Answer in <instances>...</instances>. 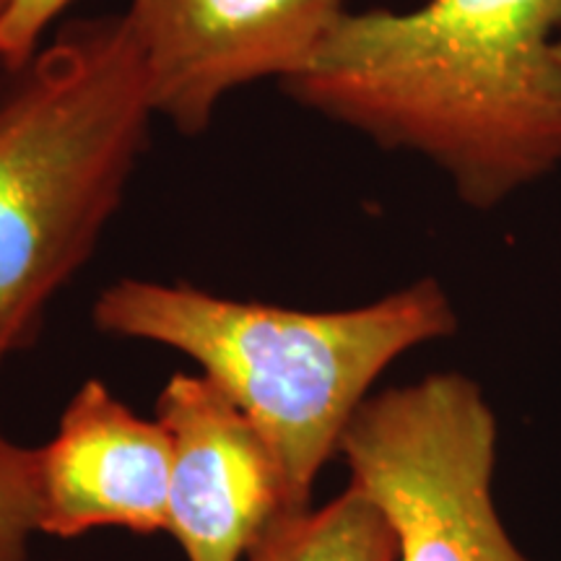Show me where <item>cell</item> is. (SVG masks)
I'll use <instances>...</instances> for the list:
<instances>
[{
    "label": "cell",
    "mask_w": 561,
    "mask_h": 561,
    "mask_svg": "<svg viewBox=\"0 0 561 561\" xmlns=\"http://www.w3.org/2000/svg\"><path fill=\"white\" fill-rule=\"evenodd\" d=\"M561 0L351 11L280 83L301 110L434 167L491 210L561 167Z\"/></svg>",
    "instance_id": "1"
},
{
    "label": "cell",
    "mask_w": 561,
    "mask_h": 561,
    "mask_svg": "<svg viewBox=\"0 0 561 561\" xmlns=\"http://www.w3.org/2000/svg\"><path fill=\"white\" fill-rule=\"evenodd\" d=\"M96 331L180 351L240 405L276 455L291 507H312L322 468L341 450L377 377L411 348L458 331L450 294L424 276L348 310H291L149 278L110 284Z\"/></svg>",
    "instance_id": "2"
},
{
    "label": "cell",
    "mask_w": 561,
    "mask_h": 561,
    "mask_svg": "<svg viewBox=\"0 0 561 561\" xmlns=\"http://www.w3.org/2000/svg\"><path fill=\"white\" fill-rule=\"evenodd\" d=\"M0 102V369L121 210L157 121L128 19H79Z\"/></svg>",
    "instance_id": "3"
},
{
    "label": "cell",
    "mask_w": 561,
    "mask_h": 561,
    "mask_svg": "<svg viewBox=\"0 0 561 561\" xmlns=\"http://www.w3.org/2000/svg\"><path fill=\"white\" fill-rule=\"evenodd\" d=\"M339 455L388 517L398 561H530L494 507L496 419L471 377L437 371L367 398Z\"/></svg>",
    "instance_id": "4"
},
{
    "label": "cell",
    "mask_w": 561,
    "mask_h": 561,
    "mask_svg": "<svg viewBox=\"0 0 561 561\" xmlns=\"http://www.w3.org/2000/svg\"><path fill=\"white\" fill-rule=\"evenodd\" d=\"M351 0H128L157 117L201 136L234 91L310 66Z\"/></svg>",
    "instance_id": "5"
},
{
    "label": "cell",
    "mask_w": 561,
    "mask_h": 561,
    "mask_svg": "<svg viewBox=\"0 0 561 561\" xmlns=\"http://www.w3.org/2000/svg\"><path fill=\"white\" fill-rule=\"evenodd\" d=\"M153 419L172 445L167 533L187 561H240L278 515L297 512L271 445L206 375L170 377Z\"/></svg>",
    "instance_id": "6"
},
{
    "label": "cell",
    "mask_w": 561,
    "mask_h": 561,
    "mask_svg": "<svg viewBox=\"0 0 561 561\" xmlns=\"http://www.w3.org/2000/svg\"><path fill=\"white\" fill-rule=\"evenodd\" d=\"M170 434L130 411L102 380L73 392L58 432L39 447V533L79 538L94 528L167 530Z\"/></svg>",
    "instance_id": "7"
},
{
    "label": "cell",
    "mask_w": 561,
    "mask_h": 561,
    "mask_svg": "<svg viewBox=\"0 0 561 561\" xmlns=\"http://www.w3.org/2000/svg\"><path fill=\"white\" fill-rule=\"evenodd\" d=\"M248 561H398V541L382 510L346 486L320 510L284 512L250 546Z\"/></svg>",
    "instance_id": "8"
},
{
    "label": "cell",
    "mask_w": 561,
    "mask_h": 561,
    "mask_svg": "<svg viewBox=\"0 0 561 561\" xmlns=\"http://www.w3.org/2000/svg\"><path fill=\"white\" fill-rule=\"evenodd\" d=\"M39 523V447L16 445L0 432V561H30Z\"/></svg>",
    "instance_id": "9"
},
{
    "label": "cell",
    "mask_w": 561,
    "mask_h": 561,
    "mask_svg": "<svg viewBox=\"0 0 561 561\" xmlns=\"http://www.w3.org/2000/svg\"><path fill=\"white\" fill-rule=\"evenodd\" d=\"M76 3L79 0H16L5 24L0 26V68L19 73Z\"/></svg>",
    "instance_id": "10"
},
{
    "label": "cell",
    "mask_w": 561,
    "mask_h": 561,
    "mask_svg": "<svg viewBox=\"0 0 561 561\" xmlns=\"http://www.w3.org/2000/svg\"><path fill=\"white\" fill-rule=\"evenodd\" d=\"M13 5H16V0H0V26L5 24V19H9V13L13 11Z\"/></svg>",
    "instance_id": "11"
},
{
    "label": "cell",
    "mask_w": 561,
    "mask_h": 561,
    "mask_svg": "<svg viewBox=\"0 0 561 561\" xmlns=\"http://www.w3.org/2000/svg\"><path fill=\"white\" fill-rule=\"evenodd\" d=\"M559 58H561V39H559Z\"/></svg>",
    "instance_id": "12"
}]
</instances>
